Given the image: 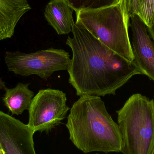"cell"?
Returning <instances> with one entry per match:
<instances>
[{
	"instance_id": "obj_1",
	"label": "cell",
	"mask_w": 154,
	"mask_h": 154,
	"mask_svg": "<svg viewBox=\"0 0 154 154\" xmlns=\"http://www.w3.org/2000/svg\"><path fill=\"white\" fill-rule=\"evenodd\" d=\"M72 32L66 42L72 52L67 71L77 96L115 95L132 77L142 75L134 61L114 52L80 23H75Z\"/></svg>"
},
{
	"instance_id": "obj_20",
	"label": "cell",
	"mask_w": 154,
	"mask_h": 154,
	"mask_svg": "<svg viewBox=\"0 0 154 154\" xmlns=\"http://www.w3.org/2000/svg\"><path fill=\"white\" fill-rule=\"evenodd\" d=\"M108 154L106 153V154Z\"/></svg>"
},
{
	"instance_id": "obj_19",
	"label": "cell",
	"mask_w": 154,
	"mask_h": 154,
	"mask_svg": "<svg viewBox=\"0 0 154 154\" xmlns=\"http://www.w3.org/2000/svg\"><path fill=\"white\" fill-rule=\"evenodd\" d=\"M1 149H2V148H1V145H0V150H1Z\"/></svg>"
},
{
	"instance_id": "obj_12",
	"label": "cell",
	"mask_w": 154,
	"mask_h": 154,
	"mask_svg": "<svg viewBox=\"0 0 154 154\" xmlns=\"http://www.w3.org/2000/svg\"><path fill=\"white\" fill-rule=\"evenodd\" d=\"M76 12L86 10H93L110 6L119 0H66Z\"/></svg>"
},
{
	"instance_id": "obj_9",
	"label": "cell",
	"mask_w": 154,
	"mask_h": 154,
	"mask_svg": "<svg viewBox=\"0 0 154 154\" xmlns=\"http://www.w3.org/2000/svg\"><path fill=\"white\" fill-rule=\"evenodd\" d=\"M31 9L27 0H0V41L11 38L17 23Z\"/></svg>"
},
{
	"instance_id": "obj_6",
	"label": "cell",
	"mask_w": 154,
	"mask_h": 154,
	"mask_svg": "<svg viewBox=\"0 0 154 154\" xmlns=\"http://www.w3.org/2000/svg\"><path fill=\"white\" fill-rule=\"evenodd\" d=\"M66 102V95L62 91L50 88L39 91L28 109V125L34 133L51 131L66 118L70 109Z\"/></svg>"
},
{
	"instance_id": "obj_8",
	"label": "cell",
	"mask_w": 154,
	"mask_h": 154,
	"mask_svg": "<svg viewBox=\"0 0 154 154\" xmlns=\"http://www.w3.org/2000/svg\"><path fill=\"white\" fill-rule=\"evenodd\" d=\"M132 48L134 62L142 75L154 82V43L143 21L138 15L131 17Z\"/></svg>"
},
{
	"instance_id": "obj_18",
	"label": "cell",
	"mask_w": 154,
	"mask_h": 154,
	"mask_svg": "<svg viewBox=\"0 0 154 154\" xmlns=\"http://www.w3.org/2000/svg\"><path fill=\"white\" fill-rule=\"evenodd\" d=\"M152 154H154V148L152 152Z\"/></svg>"
},
{
	"instance_id": "obj_7",
	"label": "cell",
	"mask_w": 154,
	"mask_h": 154,
	"mask_svg": "<svg viewBox=\"0 0 154 154\" xmlns=\"http://www.w3.org/2000/svg\"><path fill=\"white\" fill-rule=\"evenodd\" d=\"M34 133L28 125L0 110V145L5 154H36Z\"/></svg>"
},
{
	"instance_id": "obj_17",
	"label": "cell",
	"mask_w": 154,
	"mask_h": 154,
	"mask_svg": "<svg viewBox=\"0 0 154 154\" xmlns=\"http://www.w3.org/2000/svg\"><path fill=\"white\" fill-rule=\"evenodd\" d=\"M0 154H5V153L4 151L2 150V149H1L0 150Z\"/></svg>"
},
{
	"instance_id": "obj_4",
	"label": "cell",
	"mask_w": 154,
	"mask_h": 154,
	"mask_svg": "<svg viewBox=\"0 0 154 154\" xmlns=\"http://www.w3.org/2000/svg\"><path fill=\"white\" fill-rule=\"evenodd\" d=\"M123 154H152L154 148V102L139 93L132 95L116 111Z\"/></svg>"
},
{
	"instance_id": "obj_13",
	"label": "cell",
	"mask_w": 154,
	"mask_h": 154,
	"mask_svg": "<svg viewBox=\"0 0 154 154\" xmlns=\"http://www.w3.org/2000/svg\"><path fill=\"white\" fill-rule=\"evenodd\" d=\"M139 16L146 27L152 25L154 17V0H143Z\"/></svg>"
},
{
	"instance_id": "obj_14",
	"label": "cell",
	"mask_w": 154,
	"mask_h": 154,
	"mask_svg": "<svg viewBox=\"0 0 154 154\" xmlns=\"http://www.w3.org/2000/svg\"><path fill=\"white\" fill-rule=\"evenodd\" d=\"M143 0H125L126 9L129 18L139 15Z\"/></svg>"
},
{
	"instance_id": "obj_10",
	"label": "cell",
	"mask_w": 154,
	"mask_h": 154,
	"mask_svg": "<svg viewBox=\"0 0 154 154\" xmlns=\"http://www.w3.org/2000/svg\"><path fill=\"white\" fill-rule=\"evenodd\" d=\"M74 10L66 0H50L46 5L44 16L59 35L72 32Z\"/></svg>"
},
{
	"instance_id": "obj_16",
	"label": "cell",
	"mask_w": 154,
	"mask_h": 154,
	"mask_svg": "<svg viewBox=\"0 0 154 154\" xmlns=\"http://www.w3.org/2000/svg\"><path fill=\"white\" fill-rule=\"evenodd\" d=\"M6 88V87L5 86V83L0 78V89L5 90Z\"/></svg>"
},
{
	"instance_id": "obj_15",
	"label": "cell",
	"mask_w": 154,
	"mask_h": 154,
	"mask_svg": "<svg viewBox=\"0 0 154 154\" xmlns=\"http://www.w3.org/2000/svg\"><path fill=\"white\" fill-rule=\"evenodd\" d=\"M146 29L150 38L152 39L154 43V17L152 25L149 27H146Z\"/></svg>"
},
{
	"instance_id": "obj_21",
	"label": "cell",
	"mask_w": 154,
	"mask_h": 154,
	"mask_svg": "<svg viewBox=\"0 0 154 154\" xmlns=\"http://www.w3.org/2000/svg\"><path fill=\"white\" fill-rule=\"evenodd\" d=\"M153 100H154V97Z\"/></svg>"
},
{
	"instance_id": "obj_2",
	"label": "cell",
	"mask_w": 154,
	"mask_h": 154,
	"mask_svg": "<svg viewBox=\"0 0 154 154\" xmlns=\"http://www.w3.org/2000/svg\"><path fill=\"white\" fill-rule=\"evenodd\" d=\"M66 126L69 139L84 153L121 152L122 137L119 127L100 97H80L70 109Z\"/></svg>"
},
{
	"instance_id": "obj_3",
	"label": "cell",
	"mask_w": 154,
	"mask_h": 154,
	"mask_svg": "<svg viewBox=\"0 0 154 154\" xmlns=\"http://www.w3.org/2000/svg\"><path fill=\"white\" fill-rule=\"evenodd\" d=\"M75 13L76 22L114 52L130 62L134 61L128 34L130 18L125 0L100 9Z\"/></svg>"
},
{
	"instance_id": "obj_5",
	"label": "cell",
	"mask_w": 154,
	"mask_h": 154,
	"mask_svg": "<svg viewBox=\"0 0 154 154\" xmlns=\"http://www.w3.org/2000/svg\"><path fill=\"white\" fill-rule=\"evenodd\" d=\"M5 60L8 70L16 75H35L47 79L56 71L67 70L71 59L64 50L50 48L29 54L7 51Z\"/></svg>"
},
{
	"instance_id": "obj_11",
	"label": "cell",
	"mask_w": 154,
	"mask_h": 154,
	"mask_svg": "<svg viewBox=\"0 0 154 154\" xmlns=\"http://www.w3.org/2000/svg\"><path fill=\"white\" fill-rule=\"evenodd\" d=\"M29 84L19 83L14 88L5 90L3 100L12 115H21L29 109L34 93L29 88Z\"/></svg>"
}]
</instances>
